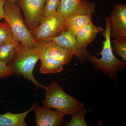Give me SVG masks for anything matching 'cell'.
Instances as JSON below:
<instances>
[{
    "label": "cell",
    "instance_id": "cell-7",
    "mask_svg": "<svg viewBox=\"0 0 126 126\" xmlns=\"http://www.w3.org/2000/svg\"><path fill=\"white\" fill-rule=\"evenodd\" d=\"M46 0H16V4L22 10L24 23L31 32L35 29L41 20L43 7Z\"/></svg>",
    "mask_w": 126,
    "mask_h": 126
},
{
    "label": "cell",
    "instance_id": "cell-18",
    "mask_svg": "<svg viewBox=\"0 0 126 126\" xmlns=\"http://www.w3.org/2000/svg\"><path fill=\"white\" fill-rule=\"evenodd\" d=\"M14 41L13 33L7 21H0V45Z\"/></svg>",
    "mask_w": 126,
    "mask_h": 126
},
{
    "label": "cell",
    "instance_id": "cell-13",
    "mask_svg": "<svg viewBox=\"0 0 126 126\" xmlns=\"http://www.w3.org/2000/svg\"><path fill=\"white\" fill-rule=\"evenodd\" d=\"M104 30L103 28L97 27L92 22L88 23L79 30L75 37L79 44L86 48L88 44L95 39L98 33Z\"/></svg>",
    "mask_w": 126,
    "mask_h": 126
},
{
    "label": "cell",
    "instance_id": "cell-10",
    "mask_svg": "<svg viewBox=\"0 0 126 126\" xmlns=\"http://www.w3.org/2000/svg\"><path fill=\"white\" fill-rule=\"evenodd\" d=\"M109 17L111 36L116 39L126 37V5L116 4Z\"/></svg>",
    "mask_w": 126,
    "mask_h": 126
},
{
    "label": "cell",
    "instance_id": "cell-14",
    "mask_svg": "<svg viewBox=\"0 0 126 126\" xmlns=\"http://www.w3.org/2000/svg\"><path fill=\"white\" fill-rule=\"evenodd\" d=\"M92 15L91 14L80 15L67 19V31L69 32L74 36L79 30L90 23H92Z\"/></svg>",
    "mask_w": 126,
    "mask_h": 126
},
{
    "label": "cell",
    "instance_id": "cell-9",
    "mask_svg": "<svg viewBox=\"0 0 126 126\" xmlns=\"http://www.w3.org/2000/svg\"><path fill=\"white\" fill-rule=\"evenodd\" d=\"M67 49L75 55L81 63L88 60L90 52L79 44L76 37L67 31H64L50 40Z\"/></svg>",
    "mask_w": 126,
    "mask_h": 126
},
{
    "label": "cell",
    "instance_id": "cell-17",
    "mask_svg": "<svg viewBox=\"0 0 126 126\" xmlns=\"http://www.w3.org/2000/svg\"><path fill=\"white\" fill-rule=\"evenodd\" d=\"M87 113L86 108H83L72 116L70 121L65 123V126H88L85 119V116Z\"/></svg>",
    "mask_w": 126,
    "mask_h": 126
},
{
    "label": "cell",
    "instance_id": "cell-1",
    "mask_svg": "<svg viewBox=\"0 0 126 126\" xmlns=\"http://www.w3.org/2000/svg\"><path fill=\"white\" fill-rule=\"evenodd\" d=\"M105 22L106 29L102 33L105 39L103 41L102 50L99 53L101 57L98 58L90 54L88 60L95 70L107 74L116 82L118 72L126 68V61L119 59L114 55L111 42V26L109 16L106 18Z\"/></svg>",
    "mask_w": 126,
    "mask_h": 126
},
{
    "label": "cell",
    "instance_id": "cell-20",
    "mask_svg": "<svg viewBox=\"0 0 126 126\" xmlns=\"http://www.w3.org/2000/svg\"><path fill=\"white\" fill-rule=\"evenodd\" d=\"M113 48L116 53L121 58L123 61H126V37L121 38H114L112 41Z\"/></svg>",
    "mask_w": 126,
    "mask_h": 126
},
{
    "label": "cell",
    "instance_id": "cell-15",
    "mask_svg": "<svg viewBox=\"0 0 126 126\" xmlns=\"http://www.w3.org/2000/svg\"><path fill=\"white\" fill-rule=\"evenodd\" d=\"M41 65L40 70L43 74L56 73L63 70L64 65L60 60L48 59L41 61Z\"/></svg>",
    "mask_w": 126,
    "mask_h": 126
},
{
    "label": "cell",
    "instance_id": "cell-6",
    "mask_svg": "<svg viewBox=\"0 0 126 126\" xmlns=\"http://www.w3.org/2000/svg\"><path fill=\"white\" fill-rule=\"evenodd\" d=\"M33 49L40 61L46 59L60 60L64 65L72 60L73 55L67 49L51 41L36 42Z\"/></svg>",
    "mask_w": 126,
    "mask_h": 126
},
{
    "label": "cell",
    "instance_id": "cell-16",
    "mask_svg": "<svg viewBox=\"0 0 126 126\" xmlns=\"http://www.w3.org/2000/svg\"><path fill=\"white\" fill-rule=\"evenodd\" d=\"M19 43L14 41L0 45V61L9 64L13 59L16 49Z\"/></svg>",
    "mask_w": 126,
    "mask_h": 126
},
{
    "label": "cell",
    "instance_id": "cell-24",
    "mask_svg": "<svg viewBox=\"0 0 126 126\" xmlns=\"http://www.w3.org/2000/svg\"><path fill=\"white\" fill-rule=\"evenodd\" d=\"M0 102H3L2 101H1V100H0Z\"/></svg>",
    "mask_w": 126,
    "mask_h": 126
},
{
    "label": "cell",
    "instance_id": "cell-2",
    "mask_svg": "<svg viewBox=\"0 0 126 126\" xmlns=\"http://www.w3.org/2000/svg\"><path fill=\"white\" fill-rule=\"evenodd\" d=\"M44 107L54 109L64 115L73 116L84 107V103L65 92L58 83L52 81L45 89Z\"/></svg>",
    "mask_w": 126,
    "mask_h": 126
},
{
    "label": "cell",
    "instance_id": "cell-12",
    "mask_svg": "<svg viewBox=\"0 0 126 126\" xmlns=\"http://www.w3.org/2000/svg\"><path fill=\"white\" fill-rule=\"evenodd\" d=\"M38 103H34L31 108L24 112L12 113L8 111L5 114H0V126H27L25 119L29 113L33 111Z\"/></svg>",
    "mask_w": 126,
    "mask_h": 126
},
{
    "label": "cell",
    "instance_id": "cell-22",
    "mask_svg": "<svg viewBox=\"0 0 126 126\" xmlns=\"http://www.w3.org/2000/svg\"><path fill=\"white\" fill-rule=\"evenodd\" d=\"M5 2L4 0H0V20L4 19V5Z\"/></svg>",
    "mask_w": 126,
    "mask_h": 126
},
{
    "label": "cell",
    "instance_id": "cell-21",
    "mask_svg": "<svg viewBox=\"0 0 126 126\" xmlns=\"http://www.w3.org/2000/svg\"><path fill=\"white\" fill-rule=\"evenodd\" d=\"M14 73L6 63L0 61V78L13 75Z\"/></svg>",
    "mask_w": 126,
    "mask_h": 126
},
{
    "label": "cell",
    "instance_id": "cell-8",
    "mask_svg": "<svg viewBox=\"0 0 126 126\" xmlns=\"http://www.w3.org/2000/svg\"><path fill=\"white\" fill-rule=\"evenodd\" d=\"M96 7L94 2L86 0H61L56 12L67 19L80 15H92L95 12Z\"/></svg>",
    "mask_w": 126,
    "mask_h": 126
},
{
    "label": "cell",
    "instance_id": "cell-19",
    "mask_svg": "<svg viewBox=\"0 0 126 126\" xmlns=\"http://www.w3.org/2000/svg\"><path fill=\"white\" fill-rule=\"evenodd\" d=\"M60 0H46L43 7L41 21L56 13L57 7Z\"/></svg>",
    "mask_w": 126,
    "mask_h": 126
},
{
    "label": "cell",
    "instance_id": "cell-4",
    "mask_svg": "<svg viewBox=\"0 0 126 126\" xmlns=\"http://www.w3.org/2000/svg\"><path fill=\"white\" fill-rule=\"evenodd\" d=\"M4 19L9 24L13 33L14 40L33 48L36 41L25 25L20 9L9 1L4 3Z\"/></svg>",
    "mask_w": 126,
    "mask_h": 126
},
{
    "label": "cell",
    "instance_id": "cell-11",
    "mask_svg": "<svg viewBox=\"0 0 126 126\" xmlns=\"http://www.w3.org/2000/svg\"><path fill=\"white\" fill-rule=\"evenodd\" d=\"M38 104L34 108L37 126H60L64 122L65 115L58 111H53Z\"/></svg>",
    "mask_w": 126,
    "mask_h": 126
},
{
    "label": "cell",
    "instance_id": "cell-23",
    "mask_svg": "<svg viewBox=\"0 0 126 126\" xmlns=\"http://www.w3.org/2000/svg\"><path fill=\"white\" fill-rule=\"evenodd\" d=\"M5 1H9L10 2H12V3H14V4H16V0H4Z\"/></svg>",
    "mask_w": 126,
    "mask_h": 126
},
{
    "label": "cell",
    "instance_id": "cell-5",
    "mask_svg": "<svg viewBox=\"0 0 126 126\" xmlns=\"http://www.w3.org/2000/svg\"><path fill=\"white\" fill-rule=\"evenodd\" d=\"M67 31L65 18L56 12L43 20L36 29L31 32L33 38L36 42L47 41Z\"/></svg>",
    "mask_w": 126,
    "mask_h": 126
},
{
    "label": "cell",
    "instance_id": "cell-3",
    "mask_svg": "<svg viewBox=\"0 0 126 126\" xmlns=\"http://www.w3.org/2000/svg\"><path fill=\"white\" fill-rule=\"evenodd\" d=\"M39 60V56L33 49L19 43L16 49L13 59L7 65L14 74L23 76L31 81L37 88L45 89L46 87L38 82L33 75L35 67Z\"/></svg>",
    "mask_w": 126,
    "mask_h": 126
}]
</instances>
